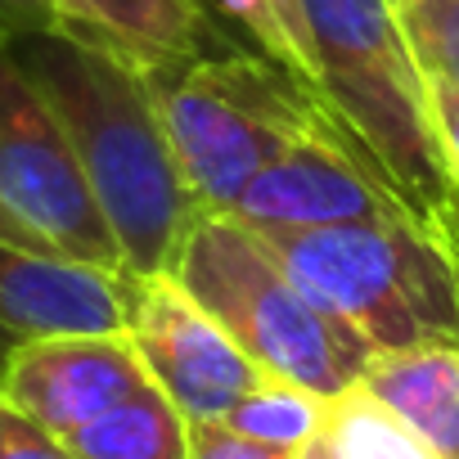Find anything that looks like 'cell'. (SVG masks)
I'll return each mask as SVG.
<instances>
[{
  "label": "cell",
  "instance_id": "6da1fadb",
  "mask_svg": "<svg viewBox=\"0 0 459 459\" xmlns=\"http://www.w3.org/2000/svg\"><path fill=\"white\" fill-rule=\"evenodd\" d=\"M10 50L64 122L117 239L122 271L171 275L203 207L176 162L144 64L68 23L28 32L10 41Z\"/></svg>",
  "mask_w": 459,
  "mask_h": 459
},
{
  "label": "cell",
  "instance_id": "7a4b0ae2",
  "mask_svg": "<svg viewBox=\"0 0 459 459\" xmlns=\"http://www.w3.org/2000/svg\"><path fill=\"white\" fill-rule=\"evenodd\" d=\"M320 104L414 221L459 248V176L437 140L428 73L396 0H302Z\"/></svg>",
  "mask_w": 459,
  "mask_h": 459
},
{
  "label": "cell",
  "instance_id": "3957f363",
  "mask_svg": "<svg viewBox=\"0 0 459 459\" xmlns=\"http://www.w3.org/2000/svg\"><path fill=\"white\" fill-rule=\"evenodd\" d=\"M144 77L203 216H225L257 171L333 122L280 59L230 41L149 64Z\"/></svg>",
  "mask_w": 459,
  "mask_h": 459
},
{
  "label": "cell",
  "instance_id": "277c9868",
  "mask_svg": "<svg viewBox=\"0 0 459 459\" xmlns=\"http://www.w3.org/2000/svg\"><path fill=\"white\" fill-rule=\"evenodd\" d=\"M307 298L374 356L459 342V248L414 216L329 230H262Z\"/></svg>",
  "mask_w": 459,
  "mask_h": 459
},
{
  "label": "cell",
  "instance_id": "5b68a950",
  "mask_svg": "<svg viewBox=\"0 0 459 459\" xmlns=\"http://www.w3.org/2000/svg\"><path fill=\"white\" fill-rule=\"evenodd\" d=\"M171 280H180L266 374L316 396H342L374 360V347L320 311L271 239L239 216H198L171 262Z\"/></svg>",
  "mask_w": 459,
  "mask_h": 459
},
{
  "label": "cell",
  "instance_id": "8992f818",
  "mask_svg": "<svg viewBox=\"0 0 459 459\" xmlns=\"http://www.w3.org/2000/svg\"><path fill=\"white\" fill-rule=\"evenodd\" d=\"M0 239L122 271L77 149L10 41H0Z\"/></svg>",
  "mask_w": 459,
  "mask_h": 459
},
{
  "label": "cell",
  "instance_id": "52a82bcc",
  "mask_svg": "<svg viewBox=\"0 0 459 459\" xmlns=\"http://www.w3.org/2000/svg\"><path fill=\"white\" fill-rule=\"evenodd\" d=\"M126 338L135 342L153 387L189 423L225 419L266 378V369L171 275H131Z\"/></svg>",
  "mask_w": 459,
  "mask_h": 459
},
{
  "label": "cell",
  "instance_id": "ba28073f",
  "mask_svg": "<svg viewBox=\"0 0 459 459\" xmlns=\"http://www.w3.org/2000/svg\"><path fill=\"white\" fill-rule=\"evenodd\" d=\"M401 212L405 203L392 194L383 171L347 140L338 122H329L257 171L225 216H239L253 230H329Z\"/></svg>",
  "mask_w": 459,
  "mask_h": 459
},
{
  "label": "cell",
  "instance_id": "9c48e42d",
  "mask_svg": "<svg viewBox=\"0 0 459 459\" xmlns=\"http://www.w3.org/2000/svg\"><path fill=\"white\" fill-rule=\"evenodd\" d=\"M149 383L153 378L126 333H73L19 342L0 396H10L50 432L68 437Z\"/></svg>",
  "mask_w": 459,
  "mask_h": 459
},
{
  "label": "cell",
  "instance_id": "30bf717a",
  "mask_svg": "<svg viewBox=\"0 0 459 459\" xmlns=\"http://www.w3.org/2000/svg\"><path fill=\"white\" fill-rule=\"evenodd\" d=\"M131 275L0 239V325L32 338L126 333Z\"/></svg>",
  "mask_w": 459,
  "mask_h": 459
},
{
  "label": "cell",
  "instance_id": "8fae6325",
  "mask_svg": "<svg viewBox=\"0 0 459 459\" xmlns=\"http://www.w3.org/2000/svg\"><path fill=\"white\" fill-rule=\"evenodd\" d=\"M360 387L437 459H459V342L383 351L360 374Z\"/></svg>",
  "mask_w": 459,
  "mask_h": 459
},
{
  "label": "cell",
  "instance_id": "7c38bea8",
  "mask_svg": "<svg viewBox=\"0 0 459 459\" xmlns=\"http://www.w3.org/2000/svg\"><path fill=\"white\" fill-rule=\"evenodd\" d=\"M68 28L91 32L135 64H167L221 41L198 0H55Z\"/></svg>",
  "mask_w": 459,
  "mask_h": 459
},
{
  "label": "cell",
  "instance_id": "4fadbf2b",
  "mask_svg": "<svg viewBox=\"0 0 459 459\" xmlns=\"http://www.w3.org/2000/svg\"><path fill=\"white\" fill-rule=\"evenodd\" d=\"M73 459H189V419L149 383L64 437Z\"/></svg>",
  "mask_w": 459,
  "mask_h": 459
},
{
  "label": "cell",
  "instance_id": "5bb4252c",
  "mask_svg": "<svg viewBox=\"0 0 459 459\" xmlns=\"http://www.w3.org/2000/svg\"><path fill=\"white\" fill-rule=\"evenodd\" d=\"M293 459H437V455L356 383L342 396H329L316 437Z\"/></svg>",
  "mask_w": 459,
  "mask_h": 459
},
{
  "label": "cell",
  "instance_id": "9a60e30c",
  "mask_svg": "<svg viewBox=\"0 0 459 459\" xmlns=\"http://www.w3.org/2000/svg\"><path fill=\"white\" fill-rule=\"evenodd\" d=\"M325 405H329V396H316V392H307V387H298L289 378L266 374L221 423H230L248 441H262V446L298 455L316 437V428L325 419Z\"/></svg>",
  "mask_w": 459,
  "mask_h": 459
},
{
  "label": "cell",
  "instance_id": "2e32d148",
  "mask_svg": "<svg viewBox=\"0 0 459 459\" xmlns=\"http://www.w3.org/2000/svg\"><path fill=\"white\" fill-rule=\"evenodd\" d=\"M216 5L235 19L271 59H280L302 86H311V91L320 95L316 50H311V32H307L302 0H216Z\"/></svg>",
  "mask_w": 459,
  "mask_h": 459
},
{
  "label": "cell",
  "instance_id": "e0dca14e",
  "mask_svg": "<svg viewBox=\"0 0 459 459\" xmlns=\"http://www.w3.org/2000/svg\"><path fill=\"white\" fill-rule=\"evenodd\" d=\"M396 14L419 64L459 86V0H396Z\"/></svg>",
  "mask_w": 459,
  "mask_h": 459
},
{
  "label": "cell",
  "instance_id": "ac0fdd59",
  "mask_svg": "<svg viewBox=\"0 0 459 459\" xmlns=\"http://www.w3.org/2000/svg\"><path fill=\"white\" fill-rule=\"evenodd\" d=\"M0 459H73L59 432L23 414L10 396H0Z\"/></svg>",
  "mask_w": 459,
  "mask_h": 459
},
{
  "label": "cell",
  "instance_id": "d6986e66",
  "mask_svg": "<svg viewBox=\"0 0 459 459\" xmlns=\"http://www.w3.org/2000/svg\"><path fill=\"white\" fill-rule=\"evenodd\" d=\"M189 459H293V450L248 441L216 419V423H189Z\"/></svg>",
  "mask_w": 459,
  "mask_h": 459
},
{
  "label": "cell",
  "instance_id": "ffe728a7",
  "mask_svg": "<svg viewBox=\"0 0 459 459\" xmlns=\"http://www.w3.org/2000/svg\"><path fill=\"white\" fill-rule=\"evenodd\" d=\"M423 73H428V104H432V122H437V140L446 149L450 171L459 176V86L432 68H423Z\"/></svg>",
  "mask_w": 459,
  "mask_h": 459
},
{
  "label": "cell",
  "instance_id": "44dd1931",
  "mask_svg": "<svg viewBox=\"0 0 459 459\" xmlns=\"http://www.w3.org/2000/svg\"><path fill=\"white\" fill-rule=\"evenodd\" d=\"M64 14L55 0H0V41H19L28 32L59 28Z\"/></svg>",
  "mask_w": 459,
  "mask_h": 459
},
{
  "label": "cell",
  "instance_id": "7402d4cb",
  "mask_svg": "<svg viewBox=\"0 0 459 459\" xmlns=\"http://www.w3.org/2000/svg\"><path fill=\"white\" fill-rule=\"evenodd\" d=\"M19 333H10L5 325H0V392H5V374H10V360H14V351H19Z\"/></svg>",
  "mask_w": 459,
  "mask_h": 459
}]
</instances>
